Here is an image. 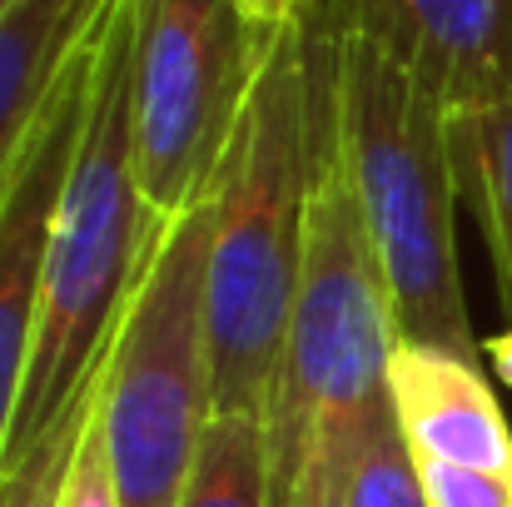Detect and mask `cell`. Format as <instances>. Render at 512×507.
Instances as JSON below:
<instances>
[{
	"label": "cell",
	"mask_w": 512,
	"mask_h": 507,
	"mask_svg": "<svg viewBox=\"0 0 512 507\" xmlns=\"http://www.w3.org/2000/svg\"><path fill=\"white\" fill-rule=\"evenodd\" d=\"M304 20L319 110L383 269L398 338L483 363L458 274L453 214L463 194L448 110L358 30L343 0H309Z\"/></svg>",
	"instance_id": "1"
},
{
	"label": "cell",
	"mask_w": 512,
	"mask_h": 507,
	"mask_svg": "<svg viewBox=\"0 0 512 507\" xmlns=\"http://www.w3.org/2000/svg\"><path fill=\"white\" fill-rule=\"evenodd\" d=\"M165 224L170 219L145 204L135 160V0H110L95 30L80 140L45 244L35 353L5 463L35 448L100 373Z\"/></svg>",
	"instance_id": "2"
},
{
	"label": "cell",
	"mask_w": 512,
	"mask_h": 507,
	"mask_svg": "<svg viewBox=\"0 0 512 507\" xmlns=\"http://www.w3.org/2000/svg\"><path fill=\"white\" fill-rule=\"evenodd\" d=\"M314 189V55L304 10L259 65L209 199V348L219 413H269Z\"/></svg>",
	"instance_id": "3"
},
{
	"label": "cell",
	"mask_w": 512,
	"mask_h": 507,
	"mask_svg": "<svg viewBox=\"0 0 512 507\" xmlns=\"http://www.w3.org/2000/svg\"><path fill=\"white\" fill-rule=\"evenodd\" d=\"M393 348H398V324L388 284L368 249L314 80V189L304 224V269L264 413L269 458H274V507H284L304 458L319 443L348 438L393 408L388 398Z\"/></svg>",
	"instance_id": "4"
},
{
	"label": "cell",
	"mask_w": 512,
	"mask_h": 507,
	"mask_svg": "<svg viewBox=\"0 0 512 507\" xmlns=\"http://www.w3.org/2000/svg\"><path fill=\"white\" fill-rule=\"evenodd\" d=\"M209 199L165 224L110 348L100 428L125 507L179 503L219 413L209 348Z\"/></svg>",
	"instance_id": "5"
},
{
	"label": "cell",
	"mask_w": 512,
	"mask_h": 507,
	"mask_svg": "<svg viewBox=\"0 0 512 507\" xmlns=\"http://www.w3.org/2000/svg\"><path fill=\"white\" fill-rule=\"evenodd\" d=\"M274 30L229 0H135V160L160 219L214 194Z\"/></svg>",
	"instance_id": "6"
},
{
	"label": "cell",
	"mask_w": 512,
	"mask_h": 507,
	"mask_svg": "<svg viewBox=\"0 0 512 507\" xmlns=\"http://www.w3.org/2000/svg\"><path fill=\"white\" fill-rule=\"evenodd\" d=\"M90 55H95V35H90L85 55L70 65V75L60 80L25 160L10 179V194L0 204V468H5L10 423H15V408H20V388H25V368H30V353H35L45 244H50L55 204H60V189H65L75 140H80V120H85Z\"/></svg>",
	"instance_id": "7"
},
{
	"label": "cell",
	"mask_w": 512,
	"mask_h": 507,
	"mask_svg": "<svg viewBox=\"0 0 512 507\" xmlns=\"http://www.w3.org/2000/svg\"><path fill=\"white\" fill-rule=\"evenodd\" d=\"M448 120L512 100V0H343Z\"/></svg>",
	"instance_id": "8"
},
{
	"label": "cell",
	"mask_w": 512,
	"mask_h": 507,
	"mask_svg": "<svg viewBox=\"0 0 512 507\" xmlns=\"http://www.w3.org/2000/svg\"><path fill=\"white\" fill-rule=\"evenodd\" d=\"M388 398L418 463L512 473V423L478 358L398 338L388 363Z\"/></svg>",
	"instance_id": "9"
},
{
	"label": "cell",
	"mask_w": 512,
	"mask_h": 507,
	"mask_svg": "<svg viewBox=\"0 0 512 507\" xmlns=\"http://www.w3.org/2000/svg\"><path fill=\"white\" fill-rule=\"evenodd\" d=\"M110 0H20L0 25V204L60 80L85 55Z\"/></svg>",
	"instance_id": "10"
},
{
	"label": "cell",
	"mask_w": 512,
	"mask_h": 507,
	"mask_svg": "<svg viewBox=\"0 0 512 507\" xmlns=\"http://www.w3.org/2000/svg\"><path fill=\"white\" fill-rule=\"evenodd\" d=\"M453 169H458V194L473 204L483 224L498 274V299L512 324V100L453 120Z\"/></svg>",
	"instance_id": "11"
},
{
	"label": "cell",
	"mask_w": 512,
	"mask_h": 507,
	"mask_svg": "<svg viewBox=\"0 0 512 507\" xmlns=\"http://www.w3.org/2000/svg\"><path fill=\"white\" fill-rule=\"evenodd\" d=\"M174 507H274L269 423L259 413H214Z\"/></svg>",
	"instance_id": "12"
},
{
	"label": "cell",
	"mask_w": 512,
	"mask_h": 507,
	"mask_svg": "<svg viewBox=\"0 0 512 507\" xmlns=\"http://www.w3.org/2000/svg\"><path fill=\"white\" fill-rule=\"evenodd\" d=\"M319 448L339 453L343 493H348L353 507H428L418 458H413V448L403 443L393 408H388L383 418H373L368 428H358V433H348V438H334V443H319ZM319 448H314V453H319Z\"/></svg>",
	"instance_id": "13"
},
{
	"label": "cell",
	"mask_w": 512,
	"mask_h": 507,
	"mask_svg": "<svg viewBox=\"0 0 512 507\" xmlns=\"http://www.w3.org/2000/svg\"><path fill=\"white\" fill-rule=\"evenodd\" d=\"M105 368H110V358H105L100 373L80 388V398L60 413L55 428H50L35 448H25L20 458H10V463L0 468V507H60L65 468H70V458H75V448H80V438H85L95 408H100V393H105Z\"/></svg>",
	"instance_id": "14"
},
{
	"label": "cell",
	"mask_w": 512,
	"mask_h": 507,
	"mask_svg": "<svg viewBox=\"0 0 512 507\" xmlns=\"http://www.w3.org/2000/svg\"><path fill=\"white\" fill-rule=\"evenodd\" d=\"M105 403V393H100ZM60 507H125L120 503V483L110 468V448H105V428H100V408L65 468V488H60Z\"/></svg>",
	"instance_id": "15"
},
{
	"label": "cell",
	"mask_w": 512,
	"mask_h": 507,
	"mask_svg": "<svg viewBox=\"0 0 512 507\" xmlns=\"http://www.w3.org/2000/svg\"><path fill=\"white\" fill-rule=\"evenodd\" d=\"M428 507H512V473L458 468V463H418Z\"/></svg>",
	"instance_id": "16"
},
{
	"label": "cell",
	"mask_w": 512,
	"mask_h": 507,
	"mask_svg": "<svg viewBox=\"0 0 512 507\" xmlns=\"http://www.w3.org/2000/svg\"><path fill=\"white\" fill-rule=\"evenodd\" d=\"M284 507H353L348 493H343L339 453H329V448L309 453L299 478H294V488H289V498H284Z\"/></svg>",
	"instance_id": "17"
},
{
	"label": "cell",
	"mask_w": 512,
	"mask_h": 507,
	"mask_svg": "<svg viewBox=\"0 0 512 507\" xmlns=\"http://www.w3.org/2000/svg\"><path fill=\"white\" fill-rule=\"evenodd\" d=\"M229 5H239L249 20H259V25H284V20H294L309 0H229Z\"/></svg>",
	"instance_id": "18"
},
{
	"label": "cell",
	"mask_w": 512,
	"mask_h": 507,
	"mask_svg": "<svg viewBox=\"0 0 512 507\" xmlns=\"http://www.w3.org/2000/svg\"><path fill=\"white\" fill-rule=\"evenodd\" d=\"M483 358L493 363V373H498V383H508L512 388V324L503 329V334L483 338Z\"/></svg>",
	"instance_id": "19"
},
{
	"label": "cell",
	"mask_w": 512,
	"mask_h": 507,
	"mask_svg": "<svg viewBox=\"0 0 512 507\" xmlns=\"http://www.w3.org/2000/svg\"><path fill=\"white\" fill-rule=\"evenodd\" d=\"M15 10H20V0H0V25H5V20H10Z\"/></svg>",
	"instance_id": "20"
}]
</instances>
